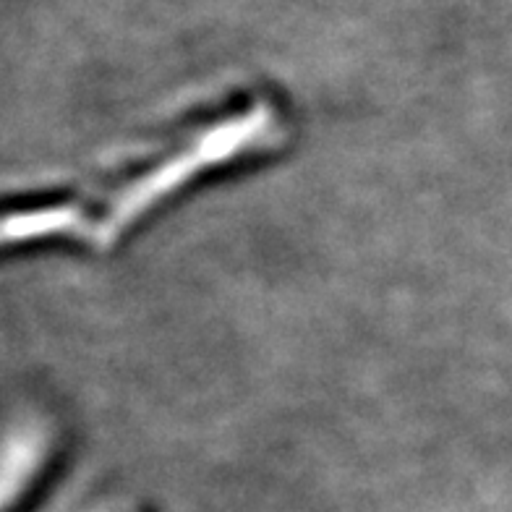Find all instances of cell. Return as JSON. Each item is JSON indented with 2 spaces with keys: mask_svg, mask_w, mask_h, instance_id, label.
I'll use <instances>...</instances> for the list:
<instances>
[]
</instances>
